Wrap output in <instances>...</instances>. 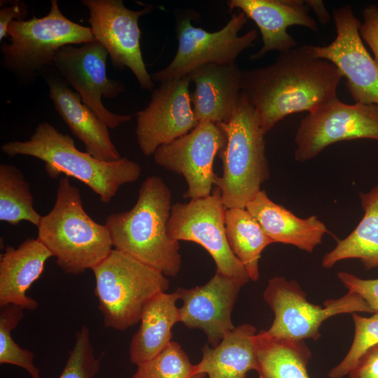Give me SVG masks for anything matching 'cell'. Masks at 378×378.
<instances>
[{
    "instance_id": "cell-1",
    "label": "cell",
    "mask_w": 378,
    "mask_h": 378,
    "mask_svg": "<svg viewBox=\"0 0 378 378\" xmlns=\"http://www.w3.org/2000/svg\"><path fill=\"white\" fill-rule=\"evenodd\" d=\"M342 78L335 64L304 45L281 52L270 65L241 70V92L265 134L287 115L315 111L338 98Z\"/></svg>"
},
{
    "instance_id": "cell-2",
    "label": "cell",
    "mask_w": 378,
    "mask_h": 378,
    "mask_svg": "<svg viewBox=\"0 0 378 378\" xmlns=\"http://www.w3.org/2000/svg\"><path fill=\"white\" fill-rule=\"evenodd\" d=\"M172 194L163 180L147 177L141 185L137 200L127 211L109 215L107 227L114 249L127 253L160 271L176 276L181 267L178 241L172 239L167 225Z\"/></svg>"
},
{
    "instance_id": "cell-3",
    "label": "cell",
    "mask_w": 378,
    "mask_h": 378,
    "mask_svg": "<svg viewBox=\"0 0 378 378\" xmlns=\"http://www.w3.org/2000/svg\"><path fill=\"white\" fill-rule=\"evenodd\" d=\"M1 150L10 157L29 155L43 161L50 178L62 174L75 178L88 186L103 203H108L122 185L138 180L141 172L139 164L126 157L106 162L79 150L69 135L48 122L38 124L28 140L5 143Z\"/></svg>"
},
{
    "instance_id": "cell-4",
    "label": "cell",
    "mask_w": 378,
    "mask_h": 378,
    "mask_svg": "<svg viewBox=\"0 0 378 378\" xmlns=\"http://www.w3.org/2000/svg\"><path fill=\"white\" fill-rule=\"evenodd\" d=\"M37 230V238L66 274L92 270L113 250L107 227L85 212L79 190L67 176L59 179L53 208L41 217Z\"/></svg>"
},
{
    "instance_id": "cell-5",
    "label": "cell",
    "mask_w": 378,
    "mask_h": 378,
    "mask_svg": "<svg viewBox=\"0 0 378 378\" xmlns=\"http://www.w3.org/2000/svg\"><path fill=\"white\" fill-rule=\"evenodd\" d=\"M216 125L226 140L218 153L223 172L217 176L215 185L226 209L245 208L270 176L265 134L256 112L242 92L230 119Z\"/></svg>"
},
{
    "instance_id": "cell-6",
    "label": "cell",
    "mask_w": 378,
    "mask_h": 378,
    "mask_svg": "<svg viewBox=\"0 0 378 378\" xmlns=\"http://www.w3.org/2000/svg\"><path fill=\"white\" fill-rule=\"evenodd\" d=\"M92 271L104 326L116 330L140 322L146 303L169 288V280L160 271L115 249Z\"/></svg>"
},
{
    "instance_id": "cell-7",
    "label": "cell",
    "mask_w": 378,
    "mask_h": 378,
    "mask_svg": "<svg viewBox=\"0 0 378 378\" xmlns=\"http://www.w3.org/2000/svg\"><path fill=\"white\" fill-rule=\"evenodd\" d=\"M8 35L10 43L1 46L2 64L25 81L34 80L42 70L53 66L61 48L96 41L90 27L62 13L57 0H51L49 13L42 18L10 22Z\"/></svg>"
},
{
    "instance_id": "cell-8",
    "label": "cell",
    "mask_w": 378,
    "mask_h": 378,
    "mask_svg": "<svg viewBox=\"0 0 378 378\" xmlns=\"http://www.w3.org/2000/svg\"><path fill=\"white\" fill-rule=\"evenodd\" d=\"M263 298L274 312V321L265 332L271 337L295 340H318L323 322L342 314L374 313L358 295L349 292L337 299L328 300L323 306L311 303L295 280L276 276L268 280Z\"/></svg>"
},
{
    "instance_id": "cell-9",
    "label": "cell",
    "mask_w": 378,
    "mask_h": 378,
    "mask_svg": "<svg viewBox=\"0 0 378 378\" xmlns=\"http://www.w3.org/2000/svg\"><path fill=\"white\" fill-rule=\"evenodd\" d=\"M247 19L243 12H236L225 27L214 32L192 26L188 18L182 20L177 27L176 53L168 66L151 76L153 81L180 79L206 64H235L240 53L258 38L255 29L238 35Z\"/></svg>"
},
{
    "instance_id": "cell-10",
    "label": "cell",
    "mask_w": 378,
    "mask_h": 378,
    "mask_svg": "<svg viewBox=\"0 0 378 378\" xmlns=\"http://www.w3.org/2000/svg\"><path fill=\"white\" fill-rule=\"evenodd\" d=\"M225 209L218 188L207 197L176 203L171 209L168 234L178 241L200 244L213 258L216 272L248 282V274L227 240Z\"/></svg>"
},
{
    "instance_id": "cell-11",
    "label": "cell",
    "mask_w": 378,
    "mask_h": 378,
    "mask_svg": "<svg viewBox=\"0 0 378 378\" xmlns=\"http://www.w3.org/2000/svg\"><path fill=\"white\" fill-rule=\"evenodd\" d=\"M360 139L378 142V106L349 104L337 98L301 120L295 136V160L307 162L332 144Z\"/></svg>"
},
{
    "instance_id": "cell-12",
    "label": "cell",
    "mask_w": 378,
    "mask_h": 378,
    "mask_svg": "<svg viewBox=\"0 0 378 378\" xmlns=\"http://www.w3.org/2000/svg\"><path fill=\"white\" fill-rule=\"evenodd\" d=\"M108 53L97 41L69 45L57 52L53 66L59 76L108 126L114 129L130 120L131 115L114 113L106 108L102 99H114L125 90L124 83L108 78Z\"/></svg>"
},
{
    "instance_id": "cell-13",
    "label": "cell",
    "mask_w": 378,
    "mask_h": 378,
    "mask_svg": "<svg viewBox=\"0 0 378 378\" xmlns=\"http://www.w3.org/2000/svg\"><path fill=\"white\" fill-rule=\"evenodd\" d=\"M89 10L88 23L96 41L107 50L113 67L128 68L142 90H153L154 84L144 62L139 19L153 6L140 10L125 7L122 0H83Z\"/></svg>"
},
{
    "instance_id": "cell-14",
    "label": "cell",
    "mask_w": 378,
    "mask_h": 378,
    "mask_svg": "<svg viewBox=\"0 0 378 378\" xmlns=\"http://www.w3.org/2000/svg\"><path fill=\"white\" fill-rule=\"evenodd\" d=\"M332 18L335 39L327 46L308 45L310 52L336 66L356 103L378 106V64L361 38L360 21L349 5L335 8Z\"/></svg>"
},
{
    "instance_id": "cell-15",
    "label": "cell",
    "mask_w": 378,
    "mask_h": 378,
    "mask_svg": "<svg viewBox=\"0 0 378 378\" xmlns=\"http://www.w3.org/2000/svg\"><path fill=\"white\" fill-rule=\"evenodd\" d=\"M226 137L211 122H200L188 134L160 146L153 154L155 163L181 174L188 185L185 198L197 199L211 194L217 175L214 172L215 157L223 147Z\"/></svg>"
},
{
    "instance_id": "cell-16",
    "label": "cell",
    "mask_w": 378,
    "mask_h": 378,
    "mask_svg": "<svg viewBox=\"0 0 378 378\" xmlns=\"http://www.w3.org/2000/svg\"><path fill=\"white\" fill-rule=\"evenodd\" d=\"M188 76L160 83L148 106L136 113V136L146 156L188 134L198 124L191 103Z\"/></svg>"
},
{
    "instance_id": "cell-17",
    "label": "cell",
    "mask_w": 378,
    "mask_h": 378,
    "mask_svg": "<svg viewBox=\"0 0 378 378\" xmlns=\"http://www.w3.org/2000/svg\"><path fill=\"white\" fill-rule=\"evenodd\" d=\"M246 283L216 271L204 285L177 288L175 291L182 300L178 308L180 322L189 328L203 330L211 346H216L235 328L231 314L239 293Z\"/></svg>"
},
{
    "instance_id": "cell-18",
    "label": "cell",
    "mask_w": 378,
    "mask_h": 378,
    "mask_svg": "<svg viewBox=\"0 0 378 378\" xmlns=\"http://www.w3.org/2000/svg\"><path fill=\"white\" fill-rule=\"evenodd\" d=\"M230 10L237 8L251 19L260 29L263 45L251 57V60L262 57L267 52L280 53L298 46L295 38L287 32L288 27L298 25L318 31L309 8L301 0H230Z\"/></svg>"
},
{
    "instance_id": "cell-19",
    "label": "cell",
    "mask_w": 378,
    "mask_h": 378,
    "mask_svg": "<svg viewBox=\"0 0 378 378\" xmlns=\"http://www.w3.org/2000/svg\"><path fill=\"white\" fill-rule=\"evenodd\" d=\"M49 97L71 132L84 144L85 152L106 162L116 161L120 155L111 139L108 127L59 75H46Z\"/></svg>"
},
{
    "instance_id": "cell-20",
    "label": "cell",
    "mask_w": 378,
    "mask_h": 378,
    "mask_svg": "<svg viewBox=\"0 0 378 378\" xmlns=\"http://www.w3.org/2000/svg\"><path fill=\"white\" fill-rule=\"evenodd\" d=\"M240 69L236 64H206L188 76L195 84L191 103L200 122H227L232 117L241 92Z\"/></svg>"
},
{
    "instance_id": "cell-21",
    "label": "cell",
    "mask_w": 378,
    "mask_h": 378,
    "mask_svg": "<svg viewBox=\"0 0 378 378\" xmlns=\"http://www.w3.org/2000/svg\"><path fill=\"white\" fill-rule=\"evenodd\" d=\"M52 256L38 238H27L16 248L8 246L0 257V307L15 304L23 309H36L38 302L27 291Z\"/></svg>"
},
{
    "instance_id": "cell-22",
    "label": "cell",
    "mask_w": 378,
    "mask_h": 378,
    "mask_svg": "<svg viewBox=\"0 0 378 378\" xmlns=\"http://www.w3.org/2000/svg\"><path fill=\"white\" fill-rule=\"evenodd\" d=\"M245 208L274 243L292 245L312 253L321 244L324 235L329 232L326 225L316 216L299 218L273 202L262 190Z\"/></svg>"
},
{
    "instance_id": "cell-23",
    "label": "cell",
    "mask_w": 378,
    "mask_h": 378,
    "mask_svg": "<svg viewBox=\"0 0 378 378\" xmlns=\"http://www.w3.org/2000/svg\"><path fill=\"white\" fill-rule=\"evenodd\" d=\"M179 300L176 291L160 292L144 305L140 326L132 338L130 358L132 363L139 365L151 360L172 342V328L180 322Z\"/></svg>"
},
{
    "instance_id": "cell-24",
    "label": "cell",
    "mask_w": 378,
    "mask_h": 378,
    "mask_svg": "<svg viewBox=\"0 0 378 378\" xmlns=\"http://www.w3.org/2000/svg\"><path fill=\"white\" fill-rule=\"evenodd\" d=\"M255 335V328L245 323L230 331L216 346L205 344L195 374L204 373L208 378H246L256 367Z\"/></svg>"
},
{
    "instance_id": "cell-25",
    "label": "cell",
    "mask_w": 378,
    "mask_h": 378,
    "mask_svg": "<svg viewBox=\"0 0 378 378\" xmlns=\"http://www.w3.org/2000/svg\"><path fill=\"white\" fill-rule=\"evenodd\" d=\"M363 216L354 230L325 254L322 266L332 268L346 259H359L367 270L378 268V184L359 195Z\"/></svg>"
},
{
    "instance_id": "cell-26",
    "label": "cell",
    "mask_w": 378,
    "mask_h": 378,
    "mask_svg": "<svg viewBox=\"0 0 378 378\" xmlns=\"http://www.w3.org/2000/svg\"><path fill=\"white\" fill-rule=\"evenodd\" d=\"M254 345L259 378H310L312 352L303 340L274 337L260 330Z\"/></svg>"
},
{
    "instance_id": "cell-27",
    "label": "cell",
    "mask_w": 378,
    "mask_h": 378,
    "mask_svg": "<svg viewBox=\"0 0 378 378\" xmlns=\"http://www.w3.org/2000/svg\"><path fill=\"white\" fill-rule=\"evenodd\" d=\"M225 225L231 251L245 267L250 280L258 281L261 253L274 241L246 208L226 209Z\"/></svg>"
},
{
    "instance_id": "cell-28",
    "label": "cell",
    "mask_w": 378,
    "mask_h": 378,
    "mask_svg": "<svg viewBox=\"0 0 378 378\" xmlns=\"http://www.w3.org/2000/svg\"><path fill=\"white\" fill-rule=\"evenodd\" d=\"M41 216L34 207L30 187L16 167L0 164V220L17 225L22 220L38 225Z\"/></svg>"
},
{
    "instance_id": "cell-29",
    "label": "cell",
    "mask_w": 378,
    "mask_h": 378,
    "mask_svg": "<svg viewBox=\"0 0 378 378\" xmlns=\"http://www.w3.org/2000/svg\"><path fill=\"white\" fill-rule=\"evenodd\" d=\"M0 307V363L20 367L31 378H41L39 369L34 363L33 352L21 348L11 335L23 316L24 309L15 304Z\"/></svg>"
},
{
    "instance_id": "cell-30",
    "label": "cell",
    "mask_w": 378,
    "mask_h": 378,
    "mask_svg": "<svg viewBox=\"0 0 378 378\" xmlns=\"http://www.w3.org/2000/svg\"><path fill=\"white\" fill-rule=\"evenodd\" d=\"M193 365L178 343L172 341L151 360L137 365L132 378H192Z\"/></svg>"
},
{
    "instance_id": "cell-31",
    "label": "cell",
    "mask_w": 378,
    "mask_h": 378,
    "mask_svg": "<svg viewBox=\"0 0 378 378\" xmlns=\"http://www.w3.org/2000/svg\"><path fill=\"white\" fill-rule=\"evenodd\" d=\"M355 332L347 354L336 366L331 368L329 378H344L354 367L359 358L371 347L378 344V312L370 317L353 313Z\"/></svg>"
},
{
    "instance_id": "cell-32",
    "label": "cell",
    "mask_w": 378,
    "mask_h": 378,
    "mask_svg": "<svg viewBox=\"0 0 378 378\" xmlns=\"http://www.w3.org/2000/svg\"><path fill=\"white\" fill-rule=\"evenodd\" d=\"M100 368V359L94 353L90 330L83 325L76 332L75 342L58 378H93Z\"/></svg>"
},
{
    "instance_id": "cell-33",
    "label": "cell",
    "mask_w": 378,
    "mask_h": 378,
    "mask_svg": "<svg viewBox=\"0 0 378 378\" xmlns=\"http://www.w3.org/2000/svg\"><path fill=\"white\" fill-rule=\"evenodd\" d=\"M337 278L351 292L361 297L374 312H378V279H364L346 272H338Z\"/></svg>"
},
{
    "instance_id": "cell-34",
    "label": "cell",
    "mask_w": 378,
    "mask_h": 378,
    "mask_svg": "<svg viewBox=\"0 0 378 378\" xmlns=\"http://www.w3.org/2000/svg\"><path fill=\"white\" fill-rule=\"evenodd\" d=\"M363 22L360 26V35L372 50L378 64V6L370 4L363 9Z\"/></svg>"
},
{
    "instance_id": "cell-35",
    "label": "cell",
    "mask_w": 378,
    "mask_h": 378,
    "mask_svg": "<svg viewBox=\"0 0 378 378\" xmlns=\"http://www.w3.org/2000/svg\"><path fill=\"white\" fill-rule=\"evenodd\" d=\"M348 378H378V344L369 349L348 374Z\"/></svg>"
},
{
    "instance_id": "cell-36",
    "label": "cell",
    "mask_w": 378,
    "mask_h": 378,
    "mask_svg": "<svg viewBox=\"0 0 378 378\" xmlns=\"http://www.w3.org/2000/svg\"><path fill=\"white\" fill-rule=\"evenodd\" d=\"M27 6L21 1L15 0L6 7L0 9V41L8 36V28L13 21L25 20L27 15Z\"/></svg>"
},
{
    "instance_id": "cell-37",
    "label": "cell",
    "mask_w": 378,
    "mask_h": 378,
    "mask_svg": "<svg viewBox=\"0 0 378 378\" xmlns=\"http://www.w3.org/2000/svg\"><path fill=\"white\" fill-rule=\"evenodd\" d=\"M304 2L309 8L314 11L321 24L326 25L328 23L330 20V15L322 1L307 0Z\"/></svg>"
},
{
    "instance_id": "cell-38",
    "label": "cell",
    "mask_w": 378,
    "mask_h": 378,
    "mask_svg": "<svg viewBox=\"0 0 378 378\" xmlns=\"http://www.w3.org/2000/svg\"><path fill=\"white\" fill-rule=\"evenodd\" d=\"M206 374L204 373H197L195 374L192 378H205Z\"/></svg>"
}]
</instances>
